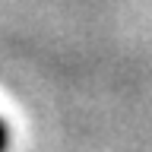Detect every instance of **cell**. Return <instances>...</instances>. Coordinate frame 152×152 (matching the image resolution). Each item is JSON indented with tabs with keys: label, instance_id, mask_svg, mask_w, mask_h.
I'll use <instances>...</instances> for the list:
<instances>
[{
	"label": "cell",
	"instance_id": "cell-1",
	"mask_svg": "<svg viewBox=\"0 0 152 152\" xmlns=\"http://www.w3.org/2000/svg\"><path fill=\"white\" fill-rule=\"evenodd\" d=\"M7 146H10V124L0 117V152H7Z\"/></svg>",
	"mask_w": 152,
	"mask_h": 152
}]
</instances>
